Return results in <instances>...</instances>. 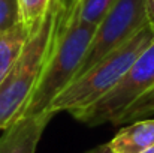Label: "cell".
<instances>
[{
  "label": "cell",
  "instance_id": "1",
  "mask_svg": "<svg viewBox=\"0 0 154 153\" xmlns=\"http://www.w3.org/2000/svg\"><path fill=\"white\" fill-rule=\"evenodd\" d=\"M81 6L82 0H50L32 26L20 57L0 83V132L21 119L67 23L81 12Z\"/></svg>",
  "mask_w": 154,
  "mask_h": 153
},
{
  "label": "cell",
  "instance_id": "2",
  "mask_svg": "<svg viewBox=\"0 0 154 153\" xmlns=\"http://www.w3.org/2000/svg\"><path fill=\"white\" fill-rule=\"evenodd\" d=\"M154 41V29L147 24L123 45L99 60L91 69L75 78L54 101L48 113L70 114L82 111L103 98L127 72L136 57Z\"/></svg>",
  "mask_w": 154,
  "mask_h": 153
},
{
  "label": "cell",
  "instance_id": "3",
  "mask_svg": "<svg viewBox=\"0 0 154 153\" xmlns=\"http://www.w3.org/2000/svg\"><path fill=\"white\" fill-rule=\"evenodd\" d=\"M96 27L97 26L81 21L79 15L73 17L67 23L60 38L58 47L48 62L21 117H38L50 114L48 110L52 101L75 80Z\"/></svg>",
  "mask_w": 154,
  "mask_h": 153
},
{
  "label": "cell",
  "instance_id": "4",
  "mask_svg": "<svg viewBox=\"0 0 154 153\" xmlns=\"http://www.w3.org/2000/svg\"><path fill=\"white\" fill-rule=\"evenodd\" d=\"M151 86H154V41L136 57L123 78L103 98L72 116L88 126L112 123L130 102Z\"/></svg>",
  "mask_w": 154,
  "mask_h": 153
},
{
  "label": "cell",
  "instance_id": "5",
  "mask_svg": "<svg viewBox=\"0 0 154 153\" xmlns=\"http://www.w3.org/2000/svg\"><path fill=\"white\" fill-rule=\"evenodd\" d=\"M147 24L145 0H115L102 21L97 24L75 78L91 69L99 60L123 45Z\"/></svg>",
  "mask_w": 154,
  "mask_h": 153
},
{
  "label": "cell",
  "instance_id": "6",
  "mask_svg": "<svg viewBox=\"0 0 154 153\" xmlns=\"http://www.w3.org/2000/svg\"><path fill=\"white\" fill-rule=\"evenodd\" d=\"M51 114L21 117L0 135V153H35Z\"/></svg>",
  "mask_w": 154,
  "mask_h": 153
},
{
  "label": "cell",
  "instance_id": "7",
  "mask_svg": "<svg viewBox=\"0 0 154 153\" xmlns=\"http://www.w3.org/2000/svg\"><path fill=\"white\" fill-rule=\"evenodd\" d=\"M112 153H141L154 146V119L129 123L108 143Z\"/></svg>",
  "mask_w": 154,
  "mask_h": 153
},
{
  "label": "cell",
  "instance_id": "8",
  "mask_svg": "<svg viewBox=\"0 0 154 153\" xmlns=\"http://www.w3.org/2000/svg\"><path fill=\"white\" fill-rule=\"evenodd\" d=\"M29 32L30 30L18 21L9 30L0 33V83L20 57Z\"/></svg>",
  "mask_w": 154,
  "mask_h": 153
},
{
  "label": "cell",
  "instance_id": "9",
  "mask_svg": "<svg viewBox=\"0 0 154 153\" xmlns=\"http://www.w3.org/2000/svg\"><path fill=\"white\" fill-rule=\"evenodd\" d=\"M154 116V86L130 102L115 119L114 125H129L139 120H147Z\"/></svg>",
  "mask_w": 154,
  "mask_h": 153
},
{
  "label": "cell",
  "instance_id": "10",
  "mask_svg": "<svg viewBox=\"0 0 154 153\" xmlns=\"http://www.w3.org/2000/svg\"><path fill=\"white\" fill-rule=\"evenodd\" d=\"M50 0H18V18L29 30L44 15Z\"/></svg>",
  "mask_w": 154,
  "mask_h": 153
},
{
  "label": "cell",
  "instance_id": "11",
  "mask_svg": "<svg viewBox=\"0 0 154 153\" xmlns=\"http://www.w3.org/2000/svg\"><path fill=\"white\" fill-rule=\"evenodd\" d=\"M114 3L115 0H82L79 18L87 24L97 26Z\"/></svg>",
  "mask_w": 154,
  "mask_h": 153
},
{
  "label": "cell",
  "instance_id": "12",
  "mask_svg": "<svg viewBox=\"0 0 154 153\" xmlns=\"http://www.w3.org/2000/svg\"><path fill=\"white\" fill-rule=\"evenodd\" d=\"M18 21V0H0V33L9 30Z\"/></svg>",
  "mask_w": 154,
  "mask_h": 153
},
{
  "label": "cell",
  "instance_id": "13",
  "mask_svg": "<svg viewBox=\"0 0 154 153\" xmlns=\"http://www.w3.org/2000/svg\"><path fill=\"white\" fill-rule=\"evenodd\" d=\"M145 14L148 24L154 29V0H145Z\"/></svg>",
  "mask_w": 154,
  "mask_h": 153
},
{
  "label": "cell",
  "instance_id": "14",
  "mask_svg": "<svg viewBox=\"0 0 154 153\" xmlns=\"http://www.w3.org/2000/svg\"><path fill=\"white\" fill-rule=\"evenodd\" d=\"M87 153H112V152L109 149V144L106 143V144H102V146H97L96 149H93V150H90Z\"/></svg>",
  "mask_w": 154,
  "mask_h": 153
},
{
  "label": "cell",
  "instance_id": "15",
  "mask_svg": "<svg viewBox=\"0 0 154 153\" xmlns=\"http://www.w3.org/2000/svg\"><path fill=\"white\" fill-rule=\"evenodd\" d=\"M141 153H154V146L150 147V149H147V150H144V152H141Z\"/></svg>",
  "mask_w": 154,
  "mask_h": 153
}]
</instances>
